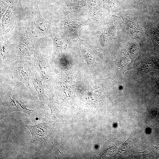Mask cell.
I'll return each mask as SVG.
<instances>
[{"label":"cell","instance_id":"cell-1","mask_svg":"<svg viewBox=\"0 0 159 159\" xmlns=\"http://www.w3.org/2000/svg\"><path fill=\"white\" fill-rule=\"evenodd\" d=\"M135 71L138 75L142 76L147 73L159 69V60L156 57H152L145 61L135 63Z\"/></svg>","mask_w":159,"mask_h":159},{"label":"cell","instance_id":"cell-2","mask_svg":"<svg viewBox=\"0 0 159 159\" xmlns=\"http://www.w3.org/2000/svg\"><path fill=\"white\" fill-rule=\"evenodd\" d=\"M25 126L29 129L32 135L31 142L43 141L46 138L48 130L44 122H42L37 125H26Z\"/></svg>","mask_w":159,"mask_h":159},{"label":"cell","instance_id":"cell-3","mask_svg":"<svg viewBox=\"0 0 159 159\" xmlns=\"http://www.w3.org/2000/svg\"><path fill=\"white\" fill-rule=\"evenodd\" d=\"M33 14L34 15V24L39 32L43 35L46 34L49 32V26L45 20L42 17L37 4H34L32 7Z\"/></svg>","mask_w":159,"mask_h":159},{"label":"cell","instance_id":"cell-4","mask_svg":"<svg viewBox=\"0 0 159 159\" xmlns=\"http://www.w3.org/2000/svg\"><path fill=\"white\" fill-rule=\"evenodd\" d=\"M6 109L9 113L14 111L23 112L27 114L31 118L35 113L34 110L27 109L26 106L21 101H15L11 99L9 101V105L6 106Z\"/></svg>","mask_w":159,"mask_h":159},{"label":"cell","instance_id":"cell-5","mask_svg":"<svg viewBox=\"0 0 159 159\" xmlns=\"http://www.w3.org/2000/svg\"><path fill=\"white\" fill-rule=\"evenodd\" d=\"M146 33L151 39L155 49L159 50V30L153 25H148L146 27Z\"/></svg>","mask_w":159,"mask_h":159},{"label":"cell","instance_id":"cell-6","mask_svg":"<svg viewBox=\"0 0 159 159\" xmlns=\"http://www.w3.org/2000/svg\"><path fill=\"white\" fill-rule=\"evenodd\" d=\"M86 24L85 22H77L68 18L66 22V25L67 32L72 37L80 39L78 35V30L82 26Z\"/></svg>","mask_w":159,"mask_h":159},{"label":"cell","instance_id":"cell-7","mask_svg":"<svg viewBox=\"0 0 159 159\" xmlns=\"http://www.w3.org/2000/svg\"><path fill=\"white\" fill-rule=\"evenodd\" d=\"M121 18L123 23L129 28L132 34L139 32L138 25L134 18L127 16H122Z\"/></svg>","mask_w":159,"mask_h":159},{"label":"cell","instance_id":"cell-8","mask_svg":"<svg viewBox=\"0 0 159 159\" xmlns=\"http://www.w3.org/2000/svg\"><path fill=\"white\" fill-rule=\"evenodd\" d=\"M119 63V67L123 72L125 71L131 69L132 62H131L130 59L125 56H122L120 58Z\"/></svg>","mask_w":159,"mask_h":159},{"label":"cell","instance_id":"cell-9","mask_svg":"<svg viewBox=\"0 0 159 159\" xmlns=\"http://www.w3.org/2000/svg\"><path fill=\"white\" fill-rule=\"evenodd\" d=\"M50 34L53 39L55 47L58 49H61L64 45V39L50 32Z\"/></svg>","mask_w":159,"mask_h":159},{"label":"cell","instance_id":"cell-10","mask_svg":"<svg viewBox=\"0 0 159 159\" xmlns=\"http://www.w3.org/2000/svg\"><path fill=\"white\" fill-rule=\"evenodd\" d=\"M109 6H111L118 1V0H105Z\"/></svg>","mask_w":159,"mask_h":159},{"label":"cell","instance_id":"cell-11","mask_svg":"<svg viewBox=\"0 0 159 159\" xmlns=\"http://www.w3.org/2000/svg\"><path fill=\"white\" fill-rule=\"evenodd\" d=\"M159 89V92L158 93V95H159V84L157 85ZM156 120H157V122L159 123V104L158 105V113L157 115V116L156 117Z\"/></svg>","mask_w":159,"mask_h":159}]
</instances>
